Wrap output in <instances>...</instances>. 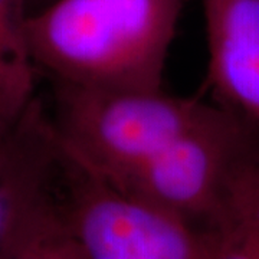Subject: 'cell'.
Returning <instances> with one entry per match:
<instances>
[{
	"mask_svg": "<svg viewBox=\"0 0 259 259\" xmlns=\"http://www.w3.org/2000/svg\"><path fill=\"white\" fill-rule=\"evenodd\" d=\"M185 0H51L29 13L35 74L87 90H161Z\"/></svg>",
	"mask_w": 259,
	"mask_h": 259,
	"instance_id": "obj_1",
	"label": "cell"
},
{
	"mask_svg": "<svg viewBox=\"0 0 259 259\" xmlns=\"http://www.w3.org/2000/svg\"><path fill=\"white\" fill-rule=\"evenodd\" d=\"M214 101L161 90L108 91L52 83L48 118L71 154L102 177L153 157L209 115Z\"/></svg>",
	"mask_w": 259,
	"mask_h": 259,
	"instance_id": "obj_2",
	"label": "cell"
},
{
	"mask_svg": "<svg viewBox=\"0 0 259 259\" xmlns=\"http://www.w3.org/2000/svg\"><path fill=\"white\" fill-rule=\"evenodd\" d=\"M58 144L66 209L87 259H210L207 225L122 192Z\"/></svg>",
	"mask_w": 259,
	"mask_h": 259,
	"instance_id": "obj_3",
	"label": "cell"
},
{
	"mask_svg": "<svg viewBox=\"0 0 259 259\" xmlns=\"http://www.w3.org/2000/svg\"><path fill=\"white\" fill-rule=\"evenodd\" d=\"M258 141L259 125L214 101L209 115L168 147L104 179L148 203L207 225L235 170Z\"/></svg>",
	"mask_w": 259,
	"mask_h": 259,
	"instance_id": "obj_4",
	"label": "cell"
},
{
	"mask_svg": "<svg viewBox=\"0 0 259 259\" xmlns=\"http://www.w3.org/2000/svg\"><path fill=\"white\" fill-rule=\"evenodd\" d=\"M6 218L0 259H87L65 202L61 160L42 139L12 144L0 157Z\"/></svg>",
	"mask_w": 259,
	"mask_h": 259,
	"instance_id": "obj_5",
	"label": "cell"
},
{
	"mask_svg": "<svg viewBox=\"0 0 259 259\" xmlns=\"http://www.w3.org/2000/svg\"><path fill=\"white\" fill-rule=\"evenodd\" d=\"M213 101L259 125V0H200Z\"/></svg>",
	"mask_w": 259,
	"mask_h": 259,
	"instance_id": "obj_6",
	"label": "cell"
},
{
	"mask_svg": "<svg viewBox=\"0 0 259 259\" xmlns=\"http://www.w3.org/2000/svg\"><path fill=\"white\" fill-rule=\"evenodd\" d=\"M207 226L210 259H259V141L235 170Z\"/></svg>",
	"mask_w": 259,
	"mask_h": 259,
	"instance_id": "obj_7",
	"label": "cell"
},
{
	"mask_svg": "<svg viewBox=\"0 0 259 259\" xmlns=\"http://www.w3.org/2000/svg\"><path fill=\"white\" fill-rule=\"evenodd\" d=\"M29 13L28 0H0V68L20 83L33 88L36 74L25 42Z\"/></svg>",
	"mask_w": 259,
	"mask_h": 259,
	"instance_id": "obj_8",
	"label": "cell"
},
{
	"mask_svg": "<svg viewBox=\"0 0 259 259\" xmlns=\"http://www.w3.org/2000/svg\"><path fill=\"white\" fill-rule=\"evenodd\" d=\"M33 97V88L20 83L0 68V133L16 121Z\"/></svg>",
	"mask_w": 259,
	"mask_h": 259,
	"instance_id": "obj_9",
	"label": "cell"
},
{
	"mask_svg": "<svg viewBox=\"0 0 259 259\" xmlns=\"http://www.w3.org/2000/svg\"><path fill=\"white\" fill-rule=\"evenodd\" d=\"M5 218H6V197H5V190L0 185V242H2V235H3V228H5Z\"/></svg>",
	"mask_w": 259,
	"mask_h": 259,
	"instance_id": "obj_10",
	"label": "cell"
},
{
	"mask_svg": "<svg viewBox=\"0 0 259 259\" xmlns=\"http://www.w3.org/2000/svg\"><path fill=\"white\" fill-rule=\"evenodd\" d=\"M28 2H29V9H30V3H32L33 0H28ZM36 2H42V3H40V6H39V8H42L44 5H47V3H49L51 0H36ZM39 8H37V9H39Z\"/></svg>",
	"mask_w": 259,
	"mask_h": 259,
	"instance_id": "obj_11",
	"label": "cell"
}]
</instances>
